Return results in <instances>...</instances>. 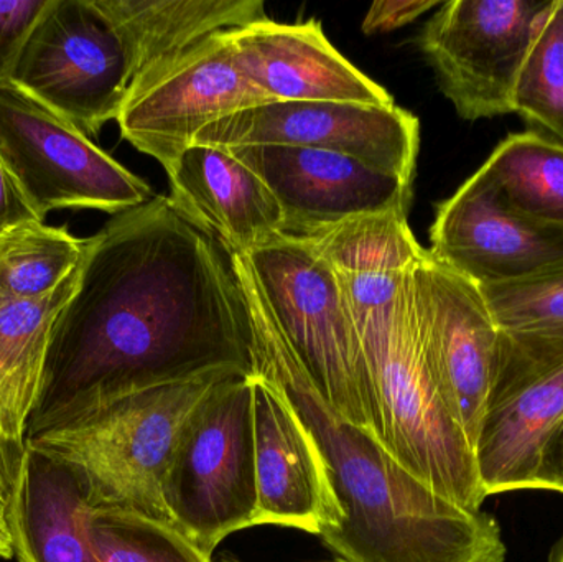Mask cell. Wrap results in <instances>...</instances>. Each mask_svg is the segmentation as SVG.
Listing matches in <instances>:
<instances>
[{"instance_id":"8","label":"cell","mask_w":563,"mask_h":562,"mask_svg":"<svg viewBox=\"0 0 563 562\" xmlns=\"http://www.w3.org/2000/svg\"><path fill=\"white\" fill-rule=\"evenodd\" d=\"M552 0H450L420 30V52L463 121L515 114V92Z\"/></svg>"},{"instance_id":"18","label":"cell","mask_w":563,"mask_h":562,"mask_svg":"<svg viewBox=\"0 0 563 562\" xmlns=\"http://www.w3.org/2000/svg\"><path fill=\"white\" fill-rule=\"evenodd\" d=\"M121 36L132 82L210 36L267 20L261 0H96Z\"/></svg>"},{"instance_id":"10","label":"cell","mask_w":563,"mask_h":562,"mask_svg":"<svg viewBox=\"0 0 563 562\" xmlns=\"http://www.w3.org/2000/svg\"><path fill=\"white\" fill-rule=\"evenodd\" d=\"M562 416L563 337L503 332L475 448L486 497L531 488L539 452Z\"/></svg>"},{"instance_id":"12","label":"cell","mask_w":563,"mask_h":562,"mask_svg":"<svg viewBox=\"0 0 563 562\" xmlns=\"http://www.w3.org/2000/svg\"><path fill=\"white\" fill-rule=\"evenodd\" d=\"M279 203L285 236L307 240L354 218L407 211L413 181L350 155L294 145L227 148Z\"/></svg>"},{"instance_id":"7","label":"cell","mask_w":563,"mask_h":562,"mask_svg":"<svg viewBox=\"0 0 563 562\" xmlns=\"http://www.w3.org/2000/svg\"><path fill=\"white\" fill-rule=\"evenodd\" d=\"M9 82L89 137L118 121L132 69L121 36L96 0H52Z\"/></svg>"},{"instance_id":"19","label":"cell","mask_w":563,"mask_h":562,"mask_svg":"<svg viewBox=\"0 0 563 562\" xmlns=\"http://www.w3.org/2000/svg\"><path fill=\"white\" fill-rule=\"evenodd\" d=\"M81 269L82 261L45 296L0 300V436L19 451H26V431L42 398L53 332L78 289Z\"/></svg>"},{"instance_id":"11","label":"cell","mask_w":563,"mask_h":562,"mask_svg":"<svg viewBox=\"0 0 563 562\" xmlns=\"http://www.w3.org/2000/svg\"><path fill=\"white\" fill-rule=\"evenodd\" d=\"M194 144L221 148L294 145L350 155L413 181L420 122L399 106L273 102L207 125Z\"/></svg>"},{"instance_id":"28","label":"cell","mask_w":563,"mask_h":562,"mask_svg":"<svg viewBox=\"0 0 563 562\" xmlns=\"http://www.w3.org/2000/svg\"><path fill=\"white\" fill-rule=\"evenodd\" d=\"M531 488L563 494V416L552 429L539 452L538 465L532 475ZM529 488V491H531Z\"/></svg>"},{"instance_id":"20","label":"cell","mask_w":563,"mask_h":562,"mask_svg":"<svg viewBox=\"0 0 563 562\" xmlns=\"http://www.w3.org/2000/svg\"><path fill=\"white\" fill-rule=\"evenodd\" d=\"M85 518L71 478L26 452L10 510L16 562H99L86 537Z\"/></svg>"},{"instance_id":"14","label":"cell","mask_w":563,"mask_h":562,"mask_svg":"<svg viewBox=\"0 0 563 562\" xmlns=\"http://www.w3.org/2000/svg\"><path fill=\"white\" fill-rule=\"evenodd\" d=\"M429 253L478 286L509 283L563 263V228L509 207L479 167L437 205Z\"/></svg>"},{"instance_id":"24","label":"cell","mask_w":563,"mask_h":562,"mask_svg":"<svg viewBox=\"0 0 563 562\" xmlns=\"http://www.w3.org/2000/svg\"><path fill=\"white\" fill-rule=\"evenodd\" d=\"M85 530L99 562H214L168 521L86 514Z\"/></svg>"},{"instance_id":"9","label":"cell","mask_w":563,"mask_h":562,"mask_svg":"<svg viewBox=\"0 0 563 562\" xmlns=\"http://www.w3.org/2000/svg\"><path fill=\"white\" fill-rule=\"evenodd\" d=\"M273 102L241 71L221 32L135 79L118 124L122 139L167 170L207 125Z\"/></svg>"},{"instance_id":"15","label":"cell","mask_w":563,"mask_h":562,"mask_svg":"<svg viewBox=\"0 0 563 562\" xmlns=\"http://www.w3.org/2000/svg\"><path fill=\"white\" fill-rule=\"evenodd\" d=\"M253 386L256 527L294 528L320 537L341 520L320 449L276 383L253 373Z\"/></svg>"},{"instance_id":"16","label":"cell","mask_w":563,"mask_h":562,"mask_svg":"<svg viewBox=\"0 0 563 562\" xmlns=\"http://www.w3.org/2000/svg\"><path fill=\"white\" fill-rule=\"evenodd\" d=\"M227 36L241 71L274 102L396 104L383 86L331 45L317 20H261Z\"/></svg>"},{"instance_id":"27","label":"cell","mask_w":563,"mask_h":562,"mask_svg":"<svg viewBox=\"0 0 563 562\" xmlns=\"http://www.w3.org/2000/svg\"><path fill=\"white\" fill-rule=\"evenodd\" d=\"M439 5L437 0H383L373 3L364 19L363 32L367 35L394 32Z\"/></svg>"},{"instance_id":"33","label":"cell","mask_w":563,"mask_h":562,"mask_svg":"<svg viewBox=\"0 0 563 562\" xmlns=\"http://www.w3.org/2000/svg\"><path fill=\"white\" fill-rule=\"evenodd\" d=\"M551 562H563V538L559 547L555 548L554 554H552Z\"/></svg>"},{"instance_id":"31","label":"cell","mask_w":563,"mask_h":562,"mask_svg":"<svg viewBox=\"0 0 563 562\" xmlns=\"http://www.w3.org/2000/svg\"><path fill=\"white\" fill-rule=\"evenodd\" d=\"M0 558H3V560L13 558V537L12 530H10V518L2 508H0Z\"/></svg>"},{"instance_id":"23","label":"cell","mask_w":563,"mask_h":562,"mask_svg":"<svg viewBox=\"0 0 563 562\" xmlns=\"http://www.w3.org/2000/svg\"><path fill=\"white\" fill-rule=\"evenodd\" d=\"M515 114L528 131L563 144V0H552L536 30L516 85Z\"/></svg>"},{"instance_id":"21","label":"cell","mask_w":563,"mask_h":562,"mask_svg":"<svg viewBox=\"0 0 563 562\" xmlns=\"http://www.w3.org/2000/svg\"><path fill=\"white\" fill-rule=\"evenodd\" d=\"M483 172L509 207L539 223L563 228V144L526 131L496 145Z\"/></svg>"},{"instance_id":"32","label":"cell","mask_w":563,"mask_h":562,"mask_svg":"<svg viewBox=\"0 0 563 562\" xmlns=\"http://www.w3.org/2000/svg\"><path fill=\"white\" fill-rule=\"evenodd\" d=\"M214 562H247L244 560H241L240 557H236V554L230 553V551H224V553L218 554L217 561ZM320 562H344L341 560H331V561H320Z\"/></svg>"},{"instance_id":"5","label":"cell","mask_w":563,"mask_h":562,"mask_svg":"<svg viewBox=\"0 0 563 562\" xmlns=\"http://www.w3.org/2000/svg\"><path fill=\"white\" fill-rule=\"evenodd\" d=\"M172 524L205 553L256 527L253 375L231 376L185 426L164 482Z\"/></svg>"},{"instance_id":"29","label":"cell","mask_w":563,"mask_h":562,"mask_svg":"<svg viewBox=\"0 0 563 562\" xmlns=\"http://www.w3.org/2000/svg\"><path fill=\"white\" fill-rule=\"evenodd\" d=\"M25 221H40L29 201L20 191L19 185L0 161V231L16 227Z\"/></svg>"},{"instance_id":"13","label":"cell","mask_w":563,"mask_h":562,"mask_svg":"<svg viewBox=\"0 0 563 562\" xmlns=\"http://www.w3.org/2000/svg\"><path fill=\"white\" fill-rule=\"evenodd\" d=\"M413 280L443 401L475 451L488 411L501 329L482 287L430 253L417 264Z\"/></svg>"},{"instance_id":"1","label":"cell","mask_w":563,"mask_h":562,"mask_svg":"<svg viewBox=\"0 0 563 562\" xmlns=\"http://www.w3.org/2000/svg\"><path fill=\"white\" fill-rule=\"evenodd\" d=\"M228 260L168 197L114 214L86 238L38 409L91 389L253 375L250 313Z\"/></svg>"},{"instance_id":"22","label":"cell","mask_w":563,"mask_h":562,"mask_svg":"<svg viewBox=\"0 0 563 562\" xmlns=\"http://www.w3.org/2000/svg\"><path fill=\"white\" fill-rule=\"evenodd\" d=\"M86 253L66 228L25 221L0 231V300L35 299L62 286Z\"/></svg>"},{"instance_id":"4","label":"cell","mask_w":563,"mask_h":562,"mask_svg":"<svg viewBox=\"0 0 563 562\" xmlns=\"http://www.w3.org/2000/svg\"><path fill=\"white\" fill-rule=\"evenodd\" d=\"M230 261L241 289L263 310L323 405L374 439L360 337L330 264L310 244L288 236Z\"/></svg>"},{"instance_id":"6","label":"cell","mask_w":563,"mask_h":562,"mask_svg":"<svg viewBox=\"0 0 563 562\" xmlns=\"http://www.w3.org/2000/svg\"><path fill=\"white\" fill-rule=\"evenodd\" d=\"M0 161L40 221L62 208L118 214L155 197L147 181L12 82L0 85Z\"/></svg>"},{"instance_id":"2","label":"cell","mask_w":563,"mask_h":562,"mask_svg":"<svg viewBox=\"0 0 563 562\" xmlns=\"http://www.w3.org/2000/svg\"><path fill=\"white\" fill-rule=\"evenodd\" d=\"M244 299L253 333L254 373L285 393L313 436L330 475L341 520L318 538L336 560L505 562L498 521L440 497L400 467L371 436L338 419L260 306L247 294Z\"/></svg>"},{"instance_id":"17","label":"cell","mask_w":563,"mask_h":562,"mask_svg":"<svg viewBox=\"0 0 563 562\" xmlns=\"http://www.w3.org/2000/svg\"><path fill=\"white\" fill-rule=\"evenodd\" d=\"M170 201L214 238L228 256L285 236L279 203L264 181L227 148L191 144L167 168Z\"/></svg>"},{"instance_id":"26","label":"cell","mask_w":563,"mask_h":562,"mask_svg":"<svg viewBox=\"0 0 563 562\" xmlns=\"http://www.w3.org/2000/svg\"><path fill=\"white\" fill-rule=\"evenodd\" d=\"M52 0L0 2V85L9 82L33 29Z\"/></svg>"},{"instance_id":"3","label":"cell","mask_w":563,"mask_h":562,"mask_svg":"<svg viewBox=\"0 0 563 562\" xmlns=\"http://www.w3.org/2000/svg\"><path fill=\"white\" fill-rule=\"evenodd\" d=\"M240 375L214 372L69 396L35 412L26 452L71 478L88 515H141L172 524L164 482L185 426L220 383Z\"/></svg>"},{"instance_id":"25","label":"cell","mask_w":563,"mask_h":562,"mask_svg":"<svg viewBox=\"0 0 563 562\" xmlns=\"http://www.w3.org/2000/svg\"><path fill=\"white\" fill-rule=\"evenodd\" d=\"M479 287L503 332L563 337V263L522 279Z\"/></svg>"},{"instance_id":"30","label":"cell","mask_w":563,"mask_h":562,"mask_svg":"<svg viewBox=\"0 0 563 562\" xmlns=\"http://www.w3.org/2000/svg\"><path fill=\"white\" fill-rule=\"evenodd\" d=\"M26 451H19L0 436V508L9 515L22 477Z\"/></svg>"}]
</instances>
